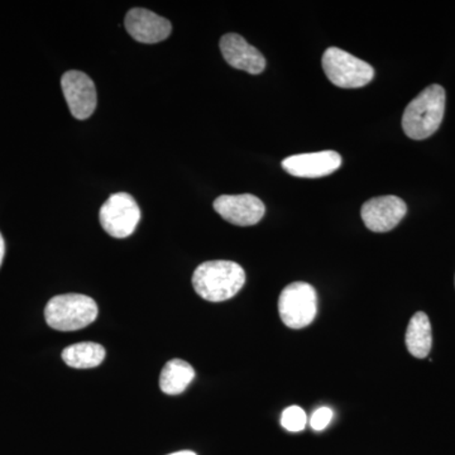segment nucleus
I'll return each mask as SVG.
<instances>
[{"label": "nucleus", "instance_id": "nucleus-1", "mask_svg": "<svg viewBox=\"0 0 455 455\" xmlns=\"http://www.w3.org/2000/svg\"><path fill=\"white\" fill-rule=\"evenodd\" d=\"M245 283V272L233 260H208L196 269L193 286L204 300H229L241 291Z\"/></svg>", "mask_w": 455, "mask_h": 455}, {"label": "nucleus", "instance_id": "nucleus-2", "mask_svg": "<svg viewBox=\"0 0 455 455\" xmlns=\"http://www.w3.org/2000/svg\"><path fill=\"white\" fill-rule=\"evenodd\" d=\"M445 90L438 84L427 86L406 107L403 116V130L409 139H429L439 130L444 118Z\"/></svg>", "mask_w": 455, "mask_h": 455}, {"label": "nucleus", "instance_id": "nucleus-3", "mask_svg": "<svg viewBox=\"0 0 455 455\" xmlns=\"http://www.w3.org/2000/svg\"><path fill=\"white\" fill-rule=\"evenodd\" d=\"M97 316V302L80 293L55 296L44 309L47 324L60 331H80L94 323Z\"/></svg>", "mask_w": 455, "mask_h": 455}, {"label": "nucleus", "instance_id": "nucleus-4", "mask_svg": "<svg viewBox=\"0 0 455 455\" xmlns=\"http://www.w3.org/2000/svg\"><path fill=\"white\" fill-rule=\"evenodd\" d=\"M323 68L328 79L341 89H358L372 82L374 68L368 62L338 47H329L323 55Z\"/></svg>", "mask_w": 455, "mask_h": 455}, {"label": "nucleus", "instance_id": "nucleus-5", "mask_svg": "<svg viewBox=\"0 0 455 455\" xmlns=\"http://www.w3.org/2000/svg\"><path fill=\"white\" fill-rule=\"evenodd\" d=\"M278 311L287 328H307L314 322L317 313L315 289L307 283H290L278 299Z\"/></svg>", "mask_w": 455, "mask_h": 455}, {"label": "nucleus", "instance_id": "nucleus-6", "mask_svg": "<svg viewBox=\"0 0 455 455\" xmlns=\"http://www.w3.org/2000/svg\"><path fill=\"white\" fill-rule=\"evenodd\" d=\"M99 220L103 229L113 238H127L133 235L139 226L140 205L130 194H113L101 206Z\"/></svg>", "mask_w": 455, "mask_h": 455}, {"label": "nucleus", "instance_id": "nucleus-7", "mask_svg": "<svg viewBox=\"0 0 455 455\" xmlns=\"http://www.w3.org/2000/svg\"><path fill=\"white\" fill-rule=\"evenodd\" d=\"M61 88L75 118L84 121L92 116L97 108L98 95L95 84L88 75L77 70L68 71L62 76Z\"/></svg>", "mask_w": 455, "mask_h": 455}, {"label": "nucleus", "instance_id": "nucleus-8", "mask_svg": "<svg viewBox=\"0 0 455 455\" xmlns=\"http://www.w3.org/2000/svg\"><path fill=\"white\" fill-rule=\"evenodd\" d=\"M406 203L401 197L386 196L373 197L362 206V220L374 233H386L396 228L405 218Z\"/></svg>", "mask_w": 455, "mask_h": 455}, {"label": "nucleus", "instance_id": "nucleus-9", "mask_svg": "<svg viewBox=\"0 0 455 455\" xmlns=\"http://www.w3.org/2000/svg\"><path fill=\"white\" fill-rule=\"evenodd\" d=\"M214 209L224 220L238 227H251L259 223L266 212L265 204L251 194L217 197Z\"/></svg>", "mask_w": 455, "mask_h": 455}, {"label": "nucleus", "instance_id": "nucleus-10", "mask_svg": "<svg viewBox=\"0 0 455 455\" xmlns=\"http://www.w3.org/2000/svg\"><path fill=\"white\" fill-rule=\"evenodd\" d=\"M341 157L335 151L311 152L289 156L283 161V170L295 178L317 179L339 169Z\"/></svg>", "mask_w": 455, "mask_h": 455}, {"label": "nucleus", "instance_id": "nucleus-11", "mask_svg": "<svg viewBox=\"0 0 455 455\" xmlns=\"http://www.w3.org/2000/svg\"><path fill=\"white\" fill-rule=\"evenodd\" d=\"M124 23L132 37L142 44H157L166 40L172 31L169 20L145 8L131 9Z\"/></svg>", "mask_w": 455, "mask_h": 455}, {"label": "nucleus", "instance_id": "nucleus-12", "mask_svg": "<svg viewBox=\"0 0 455 455\" xmlns=\"http://www.w3.org/2000/svg\"><path fill=\"white\" fill-rule=\"evenodd\" d=\"M220 51L228 64L238 70L259 75L266 68L262 53L236 33H227L221 37Z\"/></svg>", "mask_w": 455, "mask_h": 455}, {"label": "nucleus", "instance_id": "nucleus-13", "mask_svg": "<svg viewBox=\"0 0 455 455\" xmlns=\"http://www.w3.org/2000/svg\"><path fill=\"white\" fill-rule=\"evenodd\" d=\"M433 346L429 316L419 311L410 320L406 331V347L410 355L415 358L424 359L429 355Z\"/></svg>", "mask_w": 455, "mask_h": 455}, {"label": "nucleus", "instance_id": "nucleus-14", "mask_svg": "<svg viewBox=\"0 0 455 455\" xmlns=\"http://www.w3.org/2000/svg\"><path fill=\"white\" fill-rule=\"evenodd\" d=\"M196 377V371L182 359H172L164 367L160 376V387L164 394L175 395L182 394Z\"/></svg>", "mask_w": 455, "mask_h": 455}, {"label": "nucleus", "instance_id": "nucleus-15", "mask_svg": "<svg viewBox=\"0 0 455 455\" xmlns=\"http://www.w3.org/2000/svg\"><path fill=\"white\" fill-rule=\"evenodd\" d=\"M106 358V349L103 346L92 341L73 344L62 352V359L68 366L77 370H88L100 366Z\"/></svg>", "mask_w": 455, "mask_h": 455}, {"label": "nucleus", "instance_id": "nucleus-16", "mask_svg": "<svg viewBox=\"0 0 455 455\" xmlns=\"http://www.w3.org/2000/svg\"><path fill=\"white\" fill-rule=\"evenodd\" d=\"M307 423V414L299 406L287 407L283 412V416H281V425L291 433H299V431L304 430Z\"/></svg>", "mask_w": 455, "mask_h": 455}, {"label": "nucleus", "instance_id": "nucleus-17", "mask_svg": "<svg viewBox=\"0 0 455 455\" xmlns=\"http://www.w3.org/2000/svg\"><path fill=\"white\" fill-rule=\"evenodd\" d=\"M333 419V411L329 407H320L313 416H311L310 425L314 430H324Z\"/></svg>", "mask_w": 455, "mask_h": 455}, {"label": "nucleus", "instance_id": "nucleus-18", "mask_svg": "<svg viewBox=\"0 0 455 455\" xmlns=\"http://www.w3.org/2000/svg\"><path fill=\"white\" fill-rule=\"evenodd\" d=\"M5 243L2 233H0V267H2L3 259H4Z\"/></svg>", "mask_w": 455, "mask_h": 455}, {"label": "nucleus", "instance_id": "nucleus-19", "mask_svg": "<svg viewBox=\"0 0 455 455\" xmlns=\"http://www.w3.org/2000/svg\"><path fill=\"white\" fill-rule=\"evenodd\" d=\"M169 455H196L194 453V451H176V453L169 454Z\"/></svg>", "mask_w": 455, "mask_h": 455}]
</instances>
